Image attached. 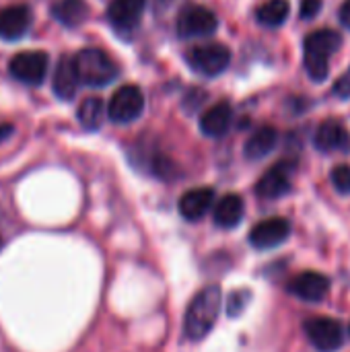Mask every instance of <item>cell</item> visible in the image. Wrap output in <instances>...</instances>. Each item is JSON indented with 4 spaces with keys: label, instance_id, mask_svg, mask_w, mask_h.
<instances>
[{
    "label": "cell",
    "instance_id": "obj_14",
    "mask_svg": "<svg viewBox=\"0 0 350 352\" xmlns=\"http://www.w3.org/2000/svg\"><path fill=\"white\" fill-rule=\"evenodd\" d=\"M314 142L324 153H332V151L349 153L350 151L349 130L340 122H336V120H326L324 124H320Z\"/></svg>",
    "mask_w": 350,
    "mask_h": 352
},
{
    "label": "cell",
    "instance_id": "obj_27",
    "mask_svg": "<svg viewBox=\"0 0 350 352\" xmlns=\"http://www.w3.org/2000/svg\"><path fill=\"white\" fill-rule=\"evenodd\" d=\"M204 97H206V93H204V91L194 89V91H190V95L184 99V107H186L188 111H196V109L200 107V103L204 101Z\"/></svg>",
    "mask_w": 350,
    "mask_h": 352
},
{
    "label": "cell",
    "instance_id": "obj_10",
    "mask_svg": "<svg viewBox=\"0 0 350 352\" xmlns=\"http://www.w3.org/2000/svg\"><path fill=\"white\" fill-rule=\"evenodd\" d=\"M291 235V225L287 219H266L258 223L250 233V243L256 250H272L283 245Z\"/></svg>",
    "mask_w": 350,
    "mask_h": 352
},
{
    "label": "cell",
    "instance_id": "obj_9",
    "mask_svg": "<svg viewBox=\"0 0 350 352\" xmlns=\"http://www.w3.org/2000/svg\"><path fill=\"white\" fill-rule=\"evenodd\" d=\"M144 6L146 0H111L107 6V21L116 33H132L142 21Z\"/></svg>",
    "mask_w": 350,
    "mask_h": 352
},
{
    "label": "cell",
    "instance_id": "obj_2",
    "mask_svg": "<svg viewBox=\"0 0 350 352\" xmlns=\"http://www.w3.org/2000/svg\"><path fill=\"white\" fill-rule=\"evenodd\" d=\"M221 311V289L219 287H206L200 291L184 318V332L190 340H202L212 328Z\"/></svg>",
    "mask_w": 350,
    "mask_h": 352
},
{
    "label": "cell",
    "instance_id": "obj_6",
    "mask_svg": "<svg viewBox=\"0 0 350 352\" xmlns=\"http://www.w3.org/2000/svg\"><path fill=\"white\" fill-rule=\"evenodd\" d=\"M219 29V19L217 14L200 4H190L186 6L179 16H177V33L179 37H208Z\"/></svg>",
    "mask_w": 350,
    "mask_h": 352
},
{
    "label": "cell",
    "instance_id": "obj_24",
    "mask_svg": "<svg viewBox=\"0 0 350 352\" xmlns=\"http://www.w3.org/2000/svg\"><path fill=\"white\" fill-rule=\"evenodd\" d=\"M332 184L340 194H349L350 192V167L347 165H338L332 169Z\"/></svg>",
    "mask_w": 350,
    "mask_h": 352
},
{
    "label": "cell",
    "instance_id": "obj_26",
    "mask_svg": "<svg viewBox=\"0 0 350 352\" xmlns=\"http://www.w3.org/2000/svg\"><path fill=\"white\" fill-rule=\"evenodd\" d=\"M332 91H334V95H336L338 99H344V101L350 99V68L338 78V80H336V82H334V89H332Z\"/></svg>",
    "mask_w": 350,
    "mask_h": 352
},
{
    "label": "cell",
    "instance_id": "obj_8",
    "mask_svg": "<svg viewBox=\"0 0 350 352\" xmlns=\"http://www.w3.org/2000/svg\"><path fill=\"white\" fill-rule=\"evenodd\" d=\"M303 328L309 342L320 352H334L342 346V326L332 318H314Z\"/></svg>",
    "mask_w": 350,
    "mask_h": 352
},
{
    "label": "cell",
    "instance_id": "obj_15",
    "mask_svg": "<svg viewBox=\"0 0 350 352\" xmlns=\"http://www.w3.org/2000/svg\"><path fill=\"white\" fill-rule=\"evenodd\" d=\"M212 202H215L212 188H194L179 198V214L190 223L200 221L210 210Z\"/></svg>",
    "mask_w": 350,
    "mask_h": 352
},
{
    "label": "cell",
    "instance_id": "obj_13",
    "mask_svg": "<svg viewBox=\"0 0 350 352\" xmlns=\"http://www.w3.org/2000/svg\"><path fill=\"white\" fill-rule=\"evenodd\" d=\"M289 293H293L301 301L320 303L330 293V280L318 272H303L289 283Z\"/></svg>",
    "mask_w": 350,
    "mask_h": 352
},
{
    "label": "cell",
    "instance_id": "obj_17",
    "mask_svg": "<svg viewBox=\"0 0 350 352\" xmlns=\"http://www.w3.org/2000/svg\"><path fill=\"white\" fill-rule=\"evenodd\" d=\"M231 122H233V109L227 101H221L202 113L200 130H202V134H206L210 138H219V136L227 134V130L231 128Z\"/></svg>",
    "mask_w": 350,
    "mask_h": 352
},
{
    "label": "cell",
    "instance_id": "obj_19",
    "mask_svg": "<svg viewBox=\"0 0 350 352\" xmlns=\"http://www.w3.org/2000/svg\"><path fill=\"white\" fill-rule=\"evenodd\" d=\"M243 200L237 194H227L215 206V223L221 229H233L243 219Z\"/></svg>",
    "mask_w": 350,
    "mask_h": 352
},
{
    "label": "cell",
    "instance_id": "obj_20",
    "mask_svg": "<svg viewBox=\"0 0 350 352\" xmlns=\"http://www.w3.org/2000/svg\"><path fill=\"white\" fill-rule=\"evenodd\" d=\"M52 14L66 27H78L87 21L89 4L85 0H58L52 6Z\"/></svg>",
    "mask_w": 350,
    "mask_h": 352
},
{
    "label": "cell",
    "instance_id": "obj_7",
    "mask_svg": "<svg viewBox=\"0 0 350 352\" xmlns=\"http://www.w3.org/2000/svg\"><path fill=\"white\" fill-rule=\"evenodd\" d=\"M47 66H50V58L45 52H21L12 56L8 70L19 82L37 87L43 82L47 74Z\"/></svg>",
    "mask_w": 350,
    "mask_h": 352
},
{
    "label": "cell",
    "instance_id": "obj_12",
    "mask_svg": "<svg viewBox=\"0 0 350 352\" xmlns=\"http://www.w3.org/2000/svg\"><path fill=\"white\" fill-rule=\"evenodd\" d=\"M33 23L31 8L25 4H12L0 10V37L6 41H17L25 37Z\"/></svg>",
    "mask_w": 350,
    "mask_h": 352
},
{
    "label": "cell",
    "instance_id": "obj_5",
    "mask_svg": "<svg viewBox=\"0 0 350 352\" xmlns=\"http://www.w3.org/2000/svg\"><path fill=\"white\" fill-rule=\"evenodd\" d=\"M142 111H144V95L136 85L120 87L107 105L109 120L116 124H130L138 120Z\"/></svg>",
    "mask_w": 350,
    "mask_h": 352
},
{
    "label": "cell",
    "instance_id": "obj_22",
    "mask_svg": "<svg viewBox=\"0 0 350 352\" xmlns=\"http://www.w3.org/2000/svg\"><path fill=\"white\" fill-rule=\"evenodd\" d=\"M291 12L289 0H268L256 10V19L264 27H278L287 21Z\"/></svg>",
    "mask_w": 350,
    "mask_h": 352
},
{
    "label": "cell",
    "instance_id": "obj_23",
    "mask_svg": "<svg viewBox=\"0 0 350 352\" xmlns=\"http://www.w3.org/2000/svg\"><path fill=\"white\" fill-rule=\"evenodd\" d=\"M250 301H252V293H250V291H245V289L231 293V295H229V299H227V314H229V318H237V316H241V314L245 311V307H248V303H250Z\"/></svg>",
    "mask_w": 350,
    "mask_h": 352
},
{
    "label": "cell",
    "instance_id": "obj_21",
    "mask_svg": "<svg viewBox=\"0 0 350 352\" xmlns=\"http://www.w3.org/2000/svg\"><path fill=\"white\" fill-rule=\"evenodd\" d=\"M76 118H78V124L85 130H89V132L99 130L101 124H103V99L101 97H87L78 105Z\"/></svg>",
    "mask_w": 350,
    "mask_h": 352
},
{
    "label": "cell",
    "instance_id": "obj_1",
    "mask_svg": "<svg viewBox=\"0 0 350 352\" xmlns=\"http://www.w3.org/2000/svg\"><path fill=\"white\" fill-rule=\"evenodd\" d=\"M342 35L334 29H320L305 37L303 41V64L307 74L322 82L330 74V58L340 50Z\"/></svg>",
    "mask_w": 350,
    "mask_h": 352
},
{
    "label": "cell",
    "instance_id": "obj_16",
    "mask_svg": "<svg viewBox=\"0 0 350 352\" xmlns=\"http://www.w3.org/2000/svg\"><path fill=\"white\" fill-rule=\"evenodd\" d=\"M78 72H76V64H74V58L72 56H62L56 64V70H54V93L68 101L76 95V89H78Z\"/></svg>",
    "mask_w": 350,
    "mask_h": 352
},
{
    "label": "cell",
    "instance_id": "obj_11",
    "mask_svg": "<svg viewBox=\"0 0 350 352\" xmlns=\"http://www.w3.org/2000/svg\"><path fill=\"white\" fill-rule=\"evenodd\" d=\"M291 173H293V165L291 163H278V165H274L258 182L256 194L260 198H266V200L283 198L285 194L291 192Z\"/></svg>",
    "mask_w": 350,
    "mask_h": 352
},
{
    "label": "cell",
    "instance_id": "obj_29",
    "mask_svg": "<svg viewBox=\"0 0 350 352\" xmlns=\"http://www.w3.org/2000/svg\"><path fill=\"white\" fill-rule=\"evenodd\" d=\"M14 132V126L12 124H0V142H4L6 138H10Z\"/></svg>",
    "mask_w": 350,
    "mask_h": 352
},
{
    "label": "cell",
    "instance_id": "obj_28",
    "mask_svg": "<svg viewBox=\"0 0 350 352\" xmlns=\"http://www.w3.org/2000/svg\"><path fill=\"white\" fill-rule=\"evenodd\" d=\"M338 19H340V23L350 29V0H344V4L340 6V10H338Z\"/></svg>",
    "mask_w": 350,
    "mask_h": 352
},
{
    "label": "cell",
    "instance_id": "obj_3",
    "mask_svg": "<svg viewBox=\"0 0 350 352\" xmlns=\"http://www.w3.org/2000/svg\"><path fill=\"white\" fill-rule=\"evenodd\" d=\"M76 72L80 82L89 87H107L118 78V64L111 60V56L99 47H87L80 50L74 56Z\"/></svg>",
    "mask_w": 350,
    "mask_h": 352
},
{
    "label": "cell",
    "instance_id": "obj_4",
    "mask_svg": "<svg viewBox=\"0 0 350 352\" xmlns=\"http://www.w3.org/2000/svg\"><path fill=\"white\" fill-rule=\"evenodd\" d=\"M188 66L202 74V76H219L221 72L227 70L231 62V52L223 43H204V45H194L186 54Z\"/></svg>",
    "mask_w": 350,
    "mask_h": 352
},
{
    "label": "cell",
    "instance_id": "obj_25",
    "mask_svg": "<svg viewBox=\"0 0 350 352\" xmlns=\"http://www.w3.org/2000/svg\"><path fill=\"white\" fill-rule=\"evenodd\" d=\"M322 10V0H301V19L311 21L320 14Z\"/></svg>",
    "mask_w": 350,
    "mask_h": 352
},
{
    "label": "cell",
    "instance_id": "obj_18",
    "mask_svg": "<svg viewBox=\"0 0 350 352\" xmlns=\"http://www.w3.org/2000/svg\"><path fill=\"white\" fill-rule=\"evenodd\" d=\"M278 142V132L272 126H262L258 128L245 142V157L250 161H260L266 155H270L274 151Z\"/></svg>",
    "mask_w": 350,
    "mask_h": 352
}]
</instances>
